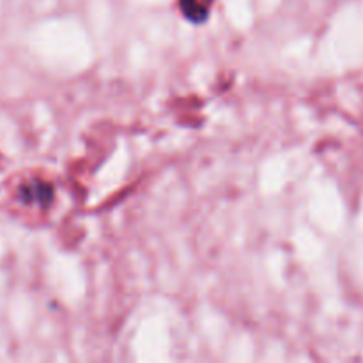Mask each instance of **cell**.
Segmentation results:
<instances>
[{
	"instance_id": "1",
	"label": "cell",
	"mask_w": 363,
	"mask_h": 363,
	"mask_svg": "<svg viewBox=\"0 0 363 363\" xmlns=\"http://www.w3.org/2000/svg\"><path fill=\"white\" fill-rule=\"evenodd\" d=\"M179 6L188 20L195 21V24H202L209 17L213 0H179Z\"/></svg>"
},
{
	"instance_id": "2",
	"label": "cell",
	"mask_w": 363,
	"mask_h": 363,
	"mask_svg": "<svg viewBox=\"0 0 363 363\" xmlns=\"http://www.w3.org/2000/svg\"><path fill=\"white\" fill-rule=\"evenodd\" d=\"M24 197L27 202H41L46 204L50 199H52V190L50 186L43 183H36V184H28V186L24 188Z\"/></svg>"
}]
</instances>
